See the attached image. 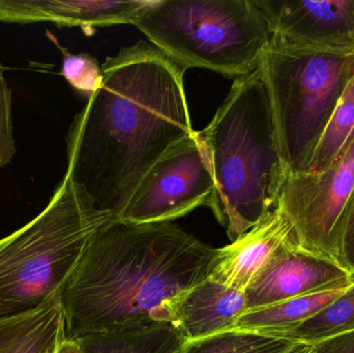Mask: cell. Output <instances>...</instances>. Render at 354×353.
<instances>
[{
	"label": "cell",
	"instance_id": "cell-1",
	"mask_svg": "<svg viewBox=\"0 0 354 353\" xmlns=\"http://www.w3.org/2000/svg\"><path fill=\"white\" fill-rule=\"evenodd\" d=\"M104 80L66 137V174L118 219L147 172L191 136L185 68L149 41L102 64Z\"/></svg>",
	"mask_w": 354,
	"mask_h": 353
},
{
	"label": "cell",
	"instance_id": "cell-2",
	"mask_svg": "<svg viewBox=\"0 0 354 353\" xmlns=\"http://www.w3.org/2000/svg\"><path fill=\"white\" fill-rule=\"evenodd\" d=\"M218 254L172 222L114 220L93 236L60 292L66 337L170 323L169 303L207 279Z\"/></svg>",
	"mask_w": 354,
	"mask_h": 353
},
{
	"label": "cell",
	"instance_id": "cell-3",
	"mask_svg": "<svg viewBox=\"0 0 354 353\" xmlns=\"http://www.w3.org/2000/svg\"><path fill=\"white\" fill-rule=\"evenodd\" d=\"M199 133L216 184L208 207L232 242L277 209L287 178L259 70L235 79Z\"/></svg>",
	"mask_w": 354,
	"mask_h": 353
},
{
	"label": "cell",
	"instance_id": "cell-4",
	"mask_svg": "<svg viewBox=\"0 0 354 353\" xmlns=\"http://www.w3.org/2000/svg\"><path fill=\"white\" fill-rule=\"evenodd\" d=\"M114 220L66 173L39 216L0 238V318L59 296L93 236Z\"/></svg>",
	"mask_w": 354,
	"mask_h": 353
},
{
	"label": "cell",
	"instance_id": "cell-5",
	"mask_svg": "<svg viewBox=\"0 0 354 353\" xmlns=\"http://www.w3.org/2000/svg\"><path fill=\"white\" fill-rule=\"evenodd\" d=\"M133 25L185 70L227 78L258 70L272 37L254 0H151Z\"/></svg>",
	"mask_w": 354,
	"mask_h": 353
},
{
	"label": "cell",
	"instance_id": "cell-6",
	"mask_svg": "<svg viewBox=\"0 0 354 353\" xmlns=\"http://www.w3.org/2000/svg\"><path fill=\"white\" fill-rule=\"evenodd\" d=\"M258 70L270 97L287 176L305 173L354 77V49L307 47L272 37Z\"/></svg>",
	"mask_w": 354,
	"mask_h": 353
},
{
	"label": "cell",
	"instance_id": "cell-7",
	"mask_svg": "<svg viewBox=\"0 0 354 353\" xmlns=\"http://www.w3.org/2000/svg\"><path fill=\"white\" fill-rule=\"evenodd\" d=\"M353 197L354 136L328 169L287 176L278 207L292 223L301 248L343 267L342 240Z\"/></svg>",
	"mask_w": 354,
	"mask_h": 353
},
{
	"label": "cell",
	"instance_id": "cell-8",
	"mask_svg": "<svg viewBox=\"0 0 354 353\" xmlns=\"http://www.w3.org/2000/svg\"><path fill=\"white\" fill-rule=\"evenodd\" d=\"M214 189L207 149L195 131L158 160L118 220L132 224L172 222L198 207H208Z\"/></svg>",
	"mask_w": 354,
	"mask_h": 353
},
{
	"label": "cell",
	"instance_id": "cell-9",
	"mask_svg": "<svg viewBox=\"0 0 354 353\" xmlns=\"http://www.w3.org/2000/svg\"><path fill=\"white\" fill-rule=\"evenodd\" d=\"M353 282L340 265L291 242L245 290V311L348 287Z\"/></svg>",
	"mask_w": 354,
	"mask_h": 353
},
{
	"label": "cell",
	"instance_id": "cell-10",
	"mask_svg": "<svg viewBox=\"0 0 354 353\" xmlns=\"http://www.w3.org/2000/svg\"><path fill=\"white\" fill-rule=\"evenodd\" d=\"M272 37L326 49H354V0H254Z\"/></svg>",
	"mask_w": 354,
	"mask_h": 353
},
{
	"label": "cell",
	"instance_id": "cell-11",
	"mask_svg": "<svg viewBox=\"0 0 354 353\" xmlns=\"http://www.w3.org/2000/svg\"><path fill=\"white\" fill-rule=\"evenodd\" d=\"M151 0H0V22H51L81 27L87 33L97 27L131 24Z\"/></svg>",
	"mask_w": 354,
	"mask_h": 353
},
{
	"label": "cell",
	"instance_id": "cell-12",
	"mask_svg": "<svg viewBox=\"0 0 354 353\" xmlns=\"http://www.w3.org/2000/svg\"><path fill=\"white\" fill-rule=\"evenodd\" d=\"M291 242H297L292 223L277 207L249 231L218 249L216 265L208 278L245 292Z\"/></svg>",
	"mask_w": 354,
	"mask_h": 353
},
{
	"label": "cell",
	"instance_id": "cell-13",
	"mask_svg": "<svg viewBox=\"0 0 354 353\" xmlns=\"http://www.w3.org/2000/svg\"><path fill=\"white\" fill-rule=\"evenodd\" d=\"M167 309L170 325L185 341H194L235 329L245 312V292L207 278L174 298Z\"/></svg>",
	"mask_w": 354,
	"mask_h": 353
},
{
	"label": "cell",
	"instance_id": "cell-14",
	"mask_svg": "<svg viewBox=\"0 0 354 353\" xmlns=\"http://www.w3.org/2000/svg\"><path fill=\"white\" fill-rule=\"evenodd\" d=\"M64 338L59 296L30 312L0 318V353H56Z\"/></svg>",
	"mask_w": 354,
	"mask_h": 353
},
{
	"label": "cell",
	"instance_id": "cell-15",
	"mask_svg": "<svg viewBox=\"0 0 354 353\" xmlns=\"http://www.w3.org/2000/svg\"><path fill=\"white\" fill-rule=\"evenodd\" d=\"M78 340L84 353H179L185 339L170 323L89 334Z\"/></svg>",
	"mask_w": 354,
	"mask_h": 353
},
{
	"label": "cell",
	"instance_id": "cell-16",
	"mask_svg": "<svg viewBox=\"0 0 354 353\" xmlns=\"http://www.w3.org/2000/svg\"><path fill=\"white\" fill-rule=\"evenodd\" d=\"M348 287L301 296L264 308L245 311L237 321L235 329L284 336L326 308Z\"/></svg>",
	"mask_w": 354,
	"mask_h": 353
},
{
	"label": "cell",
	"instance_id": "cell-17",
	"mask_svg": "<svg viewBox=\"0 0 354 353\" xmlns=\"http://www.w3.org/2000/svg\"><path fill=\"white\" fill-rule=\"evenodd\" d=\"M297 344L285 336L233 329L185 341L179 353H289Z\"/></svg>",
	"mask_w": 354,
	"mask_h": 353
},
{
	"label": "cell",
	"instance_id": "cell-18",
	"mask_svg": "<svg viewBox=\"0 0 354 353\" xmlns=\"http://www.w3.org/2000/svg\"><path fill=\"white\" fill-rule=\"evenodd\" d=\"M353 136L354 77L347 85L320 136L308 172H320L328 169L342 157Z\"/></svg>",
	"mask_w": 354,
	"mask_h": 353
},
{
	"label": "cell",
	"instance_id": "cell-19",
	"mask_svg": "<svg viewBox=\"0 0 354 353\" xmlns=\"http://www.w3.org/2000/svg\"><path fill=\"white\" fill-rule=\"evenodd\" d=\"M353 331L354 282L344 294L326 308L284 336L297 343L313 346L324 340Z\"/></svg>",
	"mask_w": 354,
	"mask_h": 353
},
{
	"label": "cell",
	"instance_id": "cell-20",
	"mask_svg": "<svg viewBox=\"0 0 354 353\" xmlns=\"http://www.w3.org/2000/svg\"><path fill=\"white\" fill-rule=\"evenodd\" d=\"M48 37L59 48L62 53V75L80 93L93 95L99 90L104 80L103 70L97 58L91 54H72L59 45L55 37L48 32Z\"/></svg>",
	"mask_w": 354,
	"mask_h": 353
},
{
	"label": "cell",
	"instance_id": "cell-21",
	"mask_svg": "<svg viewBox=\"0 0 354 353\" xmlns=\"http://www.w3.org/2000/svg\"><path fill=\"white\" fill-rule=\"evenodd\" d=\"M16 153L12 136V91L0 64V168L8 163Z\"/></svg>",
	"mask_w": 354,
	"mask_h": 353
},
{
	"label": "cell",
	"instance_id": "cell-22",
	"mask_svg": "<svg viewBox=\"0 0 354 353\" xmlns=\"http://www.w3.org/2000/svg\"><path fill=\"white\" fill-rule=\"evenodd\" d=\"M313 353H354V331L315 344Z\"/></svg>",
	"mask_w": 354,
	"mask_h": 353
},
{
	"label": "cell",
	"instance_id": "cell-23",
	"mask_svg": "<svg viewBox=\"0 0 354 353\" xmlns=\"http://www.w3.org/2000/svg\"><path fill=\"white\" fill-rule=\"evenodd\" d=\"M342 265L354 277V197L343 236Z\"/></svg>",
	"mask_w": 354,
	"mask_h": 353
},
{
	"label": "cell",
	"instance_id": "cell-24",
	"mask_svg": "<svg viewBox=\"0 0 354 353\" xmlns=\"http://www.w3.org/2000/svg\"><path fill=\"white\" fill-rule=\"evenodd\" d=\"M56 353H84L78 340L75 338H64L60 342L59 346Z\"/></svg>",
	"mask_w": 354,
	"mask_h": 353
},
{
	"label": "cell",
	"instance_id": "cell-25",
	"mask_svg": "<svg viewBox=\"0 0 354 353\" xmlns=\"http://www.w3.org/2000/svg\"><path fill=\"white\" fill-rule=\"evenodd\" d=\"M289 353H313V346L309 344L299 343Z\"/></svg>",
	"mask_w": 354,
	"mask_h": 353
}]
</instances>
